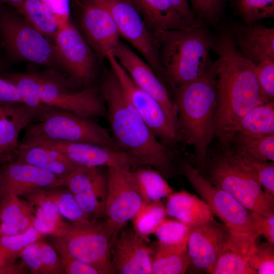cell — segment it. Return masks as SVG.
Returning a JSON list of instances; mask_svg holds the SVG:
<instances>
[{
    "label": "cell",
    "instance_id": "obj_1",
    "mask_svg": "<svg viewBox=\"0 0 274 274\" xmlns=\"http://www.w3.org/2000/svg\"><path fill=\"white\" fill-rule=\"evenodd\" d=\"M211 49L217 55L213 62L217 89L215 136L223 143L250 111L268 101L259 86L255 65L238 50L231 27L224 26L213 37Z\"/></svg>",
    "mask_w": 274,
    "mask_h": 274
},
{
    "label": "cell",
    "instance_id": "obj_2",
    "mask_svg": "<svg viewBox=\"0 0 274 274\" xmlns=\"http://www.w3.org/2000/svg\"><path fill=\"white\" fill-rule=\"evenodd\" d=\"M99 90L106 109L111 135L120 149L141 165H148L164 178L172 172L168 150L145 122L129 100L110 68L105 73Z\"/></svg>",
    "mask_w": 274,
    "mask_h": 274
},
{
    "label": "cell",
    "instance_id": "obj_3",
    "mask_svg": "<svg viewBox=\"0 0 274 274\" xmlns=\"http://www.w3.org/2000/svg\"><path fill=\"white\" fill-rule=\"evenodd\" d=\"M177 109L176 130L192 145L196 167L201 170L215 136L216 76L213 62L197 78L174 90Z\"/></svg>",
    "mask_w": 274,
    "mask_h": 274
},
{
    "label": "cell",
    "instance_id": "obj_4",
    "mask_svg": "<svg viewBox=\"0 0 274 274\" xmlns=\"http://www.w3.org/2000/svg\"><path fill=\"white\" fill-rule=\"evenodd\" d=\"M199 172L249 211L264 216L274 215V200L262 188L255 159L227 144H221L217 150L209 149Z\"/></svg>",
    "mask_w": 274,
    "mask_h": 274
},
{
    "label": "cell",
    "instance_id": "obj_5",
    "mask_svg": "<svg viewBox=\"0 0 274 274\" xmlns=\"http://www.w3.org/2000/svg\"><path fill=\"white\" fill-rule=\"evenodd\" d=\"M163 80L174 90L199 77L211 62L213 37L203 24L154 34Z\"/></svg>",
    "mask_w": 274,
    "mask_h": 274
},
{
    "label": "cell",
    "instance_id": "obj_6",
    "mask_svg": "<svg viewBox=\"0 0 274 274\" xmlns=\"http://www.w3.org/2000/svg\"><path fill=\"white\" fill-rule=\"evenodd\" d=\"M0 39L5 51L13 60L52 68L60 66L53 43L50 39L35 28L14 9L2 5Z\"/></svg>",
    "mask_w": 274,
    "mask_h": 274
},
{
    "label": "cell",
    "instance_id": "obj_7",
    "mask_svg": "<svg viewBox=\"0 0 274 274\" xmlns=\"http://www.w3.org/2000/svg\"><path fill=\"white\" fill-rule=\"evenodd\" d=\"M92 119L48 107L38 123L27 127L24 136L89 143L121 150L109 131Z\"/></svg>",
    "mask_w": 274,
    "mask_h": 274
},
{
    "label": "cell",
    "instance_id": "obj_8",
    "mask_svg": "<svg viewBox=\"0 0 274 274\" xmlns=\"http://www.w3.org/2000/svg\"><path fill=\"white\" fill-rule=\"evenodd\" d=\"M116 237L113 228L106 220H92L84 224L68 222L65 233L53 238L78 259L101 274H110L114 273L111 247Z\"/></svg>",
    "mask_w": 274,
    "mask_h": 274
},
{
    "label": "cell",
    "instance_id": "obj_9",
    "mask_svg": "<svg viewBox=\"0 0 274 274\" xmlns=\"http://www.w3.org/2000/svg\"><path fill=\"white\" fill-rule=\"evenodd\" d=\"M112 15L120 36L143 56L163 83L158 47L155 36L149 29L132 0H100Z\"/></svg>",
    "mask_w": 274,
    "mask_h": 274
},
{
    "label": "cell",
    "instance_id": "obj_10",
    "mask_svg": "<svg viewBox=\"0 0 274 274\" xmlns=\"http://www.w3.org/2000/svg\"><path fill=\"white\" fill-rule=\"evenodd\" d=\"M41 97L46 106L82 117L93 119L106 116L98 88L90 86L74 91L64 80L55 74H41Z\"/></svg>",
    "mask_w": 274,
    "mask_h": 274
},
{
    "label": "cell",
    "instance_id": "obj_11",
    "mask_svg": "<svg viewBox=\"0 0 274 274\" xmlns=\"http://www.w3.org/2000/svg\"><path fill=\"white\" fill-rule=\"evenodd\" d=\"M53 40L60 66L72 81L90 86L96 73L97 56L71 21L59 26Z\"/></svg>",
    "mask_w": 274,
    "mask_h": 274
},
{
    "label": "cell",
    "instance_id": "obj_12",
    "mask_svg": "<svg viewBox=\"0 0 274 274\" xmlns=\"http://www.w3.org/2000/svg\"><path fill=\"white\" fill-rule=\"evenodd\" d=\"M33 146H44L59 151L78 166L132 168L141 165L123 151L89 143L24 136L19 142V149Z\"/></svg>",
    "mask_w": 274,
    "mask_h": 274
},
{
    "label": "cell",
    "instance_id": "obj_13",
    "mask_svg": "<svg viewBox=\"0 0 274 274\" xmlns=\"http://www.w3.org/2000/svg\"><path fill=\"white\" fill-rule=\"evenodd\" d=\"M180 169L192 188L227 228L254 232L248 209L225 191L207 180L190 163H182Z\"/></svg>",
    "mask_w": 274,
    "mask_h": 274
},
{
    "label": "cell",
    "instance_id": "obj_14",
    "mask_svg": "<svg viewBox=\"0 0 274 274\" xmlns=\"http://www.w3.org/2000/svg\"><path fill=\"white\" fill-rule=\"evenodd\" d=\"M107 59L129 100L155 136L164 145H173L181 141L161 105L135 84L112 53Z\"/></svg>",
    "mask_w": 274,
    "mask_h": 274
},
{
    "label": "cell",
    "instance_id": "obj_15",
    "mask_svg": "<svg viewBox=\"0 0 274 274\" xmlns=\"http://www.w3.org/2000/svg\"><path fill=\"white\" fill-rule=\"evenodd\" d=\"M107 169L105 218L117 236L125 224L132 219L146 202L132 178L131 168Z\"/></svg>",
    "mask_w": 274,
    "mask_h": 274
},
{
    "label": "cell",
    "instance_id": "obj_16",
    "mask_svg": "<svg viewBox=\"0 0 274 274\" xmlns=\"http://www.w3.org/2000/svg\"><path fill=\"white\" fill-rule=\"evenodd\" d=\"M107 172L102 167L79 166L65 177L60 178L58 187L67 188L77 203L91 220L105 218L107 194Z\"/></svg>",
    "mask_w": 274,
    "mask_h": 274
},
{
    "label": "cell",
    "instance_id": "obj_17",
    "mask_svg": "<svg viewBox=\"0 0 274 274\" xmlns=\"http://www.w3.org/2000/svg\"><path fill=\"white\" fill-rule=\"evenodd\" d=\"M81 27L90 47L101 60L113 53L119 34L115 20L100 0H75Z\"/></svg>",
    "mask_w": 274,
    "mask_h": 274
},
{
    "label": "cell",
    "instance_id": "obj_18",
    "mask_svg": "<svg viewBox=\"0 0 274 274\" xmlns=\"http://www.w3.org/2000/svg\"><path fill=\"white\" fill-rule=\"evenodd\" d=\"M113 55L135 84L161 105L170 123L176 129V106L164 83L152 68L130 48L120 41Z\"/></svg>",
    "mask_w": 274,
    "mask_h": 274
},
{
    "label": "cell",
    "instance_id": "obj_19",
    "mask_svg": "<svg viewBox=\"0 0 274 274\" xmlns=\"http://www.w3.org/2000/svg\"><path fill=\"white\" fill-rule=\"evenodd\" d=\"M131 229H121L111 247L114 273L152 274V248Z\"/></svg>",
    "mask_w": 274,
    "mask_h": 274
},
{
    "label": "cell",
    "instance_id": "obj_20",
    "mask_svg": "<svg viewBox=\"0 0 274 274\" xmlns=\"http://www.w3.org/2000/svg\"><path fill=\"white\" fill-rule=\"evenodd\" d=\"M189 228L187 249L191 263L211 273L223 248L228 228L215 221Z\"/></svg>",
    "mask_w": 274,
    "mask_h": 274
},
{
    "label": "cell",
    "instance_id": "obj_21",
    "mask_svg": "<svg viewBox=\"0 0 274 274\" xmlns=\"http://www.w3.org/2000/svg\"><path fill=\"white\" fill-rule=\"evenodd\" d=\"M60 178L37 166L13 160L0 165V192L21 197L37 190L57 187Z\"/></svg>",
    "mask_w": 274,
    "mask_h": 274
},
{
    "label": "cell",
    "instance_id": "obj_22",
    "mask_svg": "<svg viewBox=\"0 0 274 274\" xmlns=\"http://www.w3.org/2000/svg\"><path fill=\"white\" fill-rule=\"evenodd\" d=\"M259 237L255 232L234 231L228 228L222 251L210 273L256 274L249 266Z\"/></svg>",
    "mask_w": 274,
    "mask_h": 274
},
{
    "label": "cell",
    "instance_id": "obj_23",
    "mask_svg": "<svg viewBox=\"0 0 274 274\" xmlns=\"http://www.w3.org/2000/svg\"><path fill=\"white\" fill-rule=\"evenodd\" d=\"M35 119L32 112L23 104L0 102V165L15 159L19 134Z\"/></svg>",
    "mask_w": 274,
    "mask_h": 274
},
{
    "label": "cell",
    "instance_id": "obj_24",
    "mask_svg": "<svg viewBox=\"0 0 274 274\" xmlns=\"http://www.w3.org/2000/svg\"><path fill=\"white\" fill-rule=\"evenodd\" d=\"M239 52L255 66L274 60V28L255 23L231 27Z\"/></svg>",
    "mask_w": 274,
    "mask_h": 274
},
{
    "label": "cell",
    "instance_id": "obj_25",
    "mask_svg": "<svg viewBox=\"0 0 274 274\" xmlns=\"http://www.w3.org/2000/svg\"><path fill=\"white\" fill-rule=\"evenodd\" d=\"M35 216L25 198L8 192H0V237L23 233L33 227Z\"/></svg>",
    "mask_w": 274,
    "mask_h": 274
},
{
    "label": "cell",
    "instance_id": "obj_26",
    "mask_svg": "<svg viewBox=\"0 0 274 274\" xmlns=\"http://www.w3.org/2000/svg\"><path fill=\"white\" fill-rule=\"evenodd\" d=\"M166 214L189 227L215 221L214 213L203 200L185 191L173 192L167 197Z\"/></svg>",
    "mask_w": 274,
    "mask_h": 274
},
{
    "label": "cell",
    "instance_id": "obj_27",
    "mask_svg": "<svg viewBox=\"0 0 274 274\" xmlns=\"http://www.w3.org/2000/svg\"><path fill=\"white\" fill-rule=\"evenodd\" d=\"M132 1L154 35L163 30L192 27L180 16L171 0Z\"/></svg>",
    "mask_w": 274,
    "mask_h": 274
},
{
    "label": "cell",
    "instance_id": "obj_28",
    "mask_svg": "<svg viewBox=\"0 0 274 274\" xmlns=\"http://www.w3.org/2000/svg\"><path fill=\"white\" fill-rule=\"evenodd\" d=\"M31 205L35 216L33 227L44 235L60 237L65 232L68 222L64 221L54 203L39 189L23 196Z\"/></svg>",
    "mask_w": 274,
    "mask_h": 274
},
{
    "label": "cell",
    "instance_id": "obj_29",
    "mask_svg": "<svg viewBox=\"0 0 274 274\" xmlns=\"http://www.w3.org/2000/svg\"><path fill=\"white\" fill-rule=\"evenodd\" d=\"M14 160L37 166L60 178L66 177L79 166L59 151L41 146L19 149Z\"/></svg>",
    "mask_w": 274,
    "mask_h": 274
},
{
    "label": "cell",
    "instance_id": "obj_30",
    "mask_svg": "<svg viewBox=\"0 0 274 274\" xmlns=\"http://www.w3.org/2000/svg\"><path fill=\"white\" fill-rule=\"evenodd\" d=\"M151 255L152 274H183L191 264L187 243L171 245L159 241Z\"/></svg>",
    "mask_w": 274,
    "mask_h": 274
},
{
    "label": "cell",
    "instance_id": "obj_31",
    "mask_svg": "<svg viewBox=\"0 0 274 274\" xmlns=\"http://www.w3.org/2000/svg\"><path fill=\"white\" fill-rule=\"evenodd\" d=\"M1 77L12 82L16 87L23 102L33 114L35 119L48 109L41 97V74L31 73H5Z\"/></svg>",
    "mask_w": 274,
    "mask_h": 274
},
{
    "label": "cell",
    "instance_id": "obj_32",
    "mask_svg": "<svg viewBox=\"0 0 274 274\" xmlns=\"http://www.w3.org/2000/svg\"><path fill=\"white\" fill-rule=\"evenodd\" d=\"M235 133L261 138L274 134V101L259 104L242 119Z\"/></svg>",
    "mask_w": 274,
    "mask_h": 274
},
{
    "label": "cell",
    "instance_id": "obj_33",
    "mask_svg": "<svg viewBox=\"0 0 274 274\" xmlns=\"http://www.w3.org/2000/svg\"><path fill=\"white\" fill-rule=\"evenodd\" d=\"M130 173L146 203L159 201L174 192L164 177L157 170L138 166L130 169Z\"/></svg>",
    "mask_w": 274,
    "mask_h": 274
},
{
    "label": "cell",
    "instance_id": "obj_34",
    "mask_svg": "<svg viewBox=\"0 0 274 274\" xmlns=\"http://www.w3.org/2000/svg\"><path fill=\"white\" fill-rule=\"evenodd\" d=\"M19 14L44 36L53 39L58 24L53 13L41 0H25Z\"/></svg>",
    "mask_w": 274,
    "mask_h": 274
},
{
    "label": "cell",
    "instance_id": "obj_35",
    "mask_svg": "<svg viewBox=\"0 0 274 274\" xmlns=\"http://www.w3.org/2000/svg\"><path fill=\"white\" fill-rule=\"evenodd\" d=\"M234 149L256 159L274 161V134L261 138L234 133L227 142Z\"/></svg>",
    "mask_w": 274,
    "mask_h": 274
},
{
    "label": "cell",
    "instance_id": "obj_36",
    "mask_svg": "<svg viewBox=\"0 0 274 274\" xmlns=\"http://www.w3.org/2000/svg\"><path fill=\"white\" fill-rule=\"evenodd\" d=\"M46 195L54 203L62 217L74 224H84L90 219L80 208L72 192L66 187L44 189Z\"/></svg>",
    "mask_w": 274,
    "mask_h": 274
},
{
    "label": "cell",
    "instance_id": "obj_37",
    "mask_svg": "<svg viewBox=\"0 0 274 274\" xmlns=\"http://www.w3.org/2000/svg\"><path fill=\"white\" fill-rule=\"evenodd\" d=\"M166 215L165 208L159 201L145 203L132 219L134 230L146 241Z\"/></svg>",
    "mask_w": 274,
    "mask_h": 274
},
{
    "label": "cell",
    "instance_id": "obj_38",
    "mask_svg": "<svg viewBox=\"0 0 274 274\" xmlns=\"http://www.w3.org/2000/svg\"><path fill=\"white\" fill-rule=\"evenodd\" d=\"M43 236L35 227H31L20 234L0 237V250L5 263L19 258L25 248Z\"/></svg>",
    "mask_w": 274,
    "mask_h": 274
},
{
    "label": "cell",
    "instance_id": "obj_39",
    "mask_svg": "<svg viewBox=\"0 0 274 274\" xmlns=\"http://www.w3.org/2000/svg\"><path fill=\"white\" fill-rule=\"evenodd\" d=\"M237 11L246 24L274 16V0H236Z\"/></svg>",
    "mask_w": 274,
    "mask_h": 274
},
{
    "label": "cell",
    "instance_id": "obj_40",
    "mask_svg": "<svg viewBox=\"0 0 274 274\" xmlns=\"http://www.w3.org/2000/svg\"><path fill=\"white\" fill-rule=\"evenodd\" d=\"M189 227L178 221L164 219L155 228L158 241L167 245H179L187 243Z\"/></svg>",
    "mask_w": 274,
    "mask_h": 274
},
{
    "label": "cell",
    "instance_id": "obj_41",
    "mask_svg": "<svg viewBox=\"0 0 274 274\" xmlns=\"http://www.w3.org/2000/svg\"><path fill=\"white\" fill-rule=\"evenodd\" d=\"M273 245L268 242L257 244L248 261L249 267L256 273H274Z\"/></svg>",
    "mask_w": 274,
    "mask_h": 274
},
{
    "label": "cell",
    "instance_id": "obj_42",
    "mask_svg": "<svg viewBox=\"0 0 274 274\" xmlns=\"http://www.w3.org/2000/svg\"><path fill=\"white\" fill-rule=\"evenodd\" d=\"M193 12L198 20L215 25L219 22L224 6L225 0H190Z\"/></svg>",
    "mask_w": 274,
    "mask_h": 274
},
{
    "label": "cell",
    "instance_id": "obj_43",
    "mask_svg": "<svg viewBox=\"0 0 274 274\" xmlns=\"http://www.w3.org/2000/svg\"><path fill=\"white\" fill-rule=\"evenodd\" d=\"M51 243L52 246L57 251L60 258L65 273L101 274L96 268L84 263L73 256L55 238H53Z\"/></svg>",
    "mask_w": 274,
    "mask_h": 274
},
{
    "label": "cell",
    "instance_id": "obj_44",
    "mask_svg": "<svg viewBox=\"0 0 274 274\" xmlns=\"http://www.w3.org/2000/svg\"><path fill=\"white\" fill-rule=\"evenodd\" d=\"M257 80L261 91L268 101L274 99V60H266L255 66Z\"/></svg>",
    "mask_w": 274,
    "mask_h": 274
},
{
    "label": "cell",
    "instance_id": "obj_45",
    "mask_svg": "<svg viewBox=\"0 0 274 274\" xmlns=\"http://www.w3.org/2000/svg\"><path fill=\"white\" fill-rule=\"evenodd\" d=\"M39 244L45 274L65 273L60 258L54 248L40 240Z\"/></svg>",
    "mask_w": 274,
    "mask_h": 274
},
{
    "label": "cell",
    "instance_id": "obj_46",
    "mask_svg": "<svg viewBox=\"0 0 274 274\" xmlns=\"http://www.w3.org/2000/svg\"><path fill=\"white\" fill-rule=\"evenodd\" d=\"M39 241L25 248L19 254V258L32 273L45 274L41 258Z\"/></svg>",
    "mask_w": 274,
    "mask_h": 274
},
{
    "label": "cell",
    "instance_id": "obj_47",
    "mask_svg": "<svg viewBox=\"0 0 274 274\" xmlns=\"http://www.w3.org/2000/svg\"><path fill=\"white\" fill-rule=\"evenodd\" d=\"M250 216L254 232L263 235L268 242L274 244V215L264 216L251 212Z\"/></svg>",
    "mask_w": 274,
    "mask_h": 274
},
{
    "label": "cell",
    "instance_id": "obj_48",
    "mask_svg": "<svg viewBox=\"0 0 274 274\" xmlns=\"http://www.w3.org/2000/svg\"><path fill=\"white\" fill-rule=\"evenodd\" d=\"M260 183L265 194L274 200V162L255 159Z\"/></svg>",
    "mask_w": 274,
    "mask_h": 274
},
{
    "label": "cell",
    "instance_id": "obj_49",
    "mask_svg": "<svg viewBox=\"0 0 274 274\" xmlns=\"http://www.w3.org/2000/svg\"><path fill=\"white\" fill-rule=\"evenodd\" d=\"M55 16L58 27L71 21L70 0H41Z\"/></svg>",
    "mask_w": 274,
    "mask_h": 274
},
{
    "label": "cell",
    "instance_id": "obj_50",
    "mask_svg": "<svg viewBox=\"0 0 274 274\" xmlns=\"http://www.w3.org/2000/svg\"><path fill=\"white\" fill-rule=\"evenodd\" d=\"M0 102L23 104L15 85L9 80L0 77Z\"/></svg>",
    "mask_w": 274,
    "mask_h": 274
},
{
    "label": "cell",
    "instance_id": "obj_51",
    "mask_svg": "<svg viewBox=\"0 0 274 274\" xmlns=\"http://www.w3.org/2000/svg\"><path fill=\"white\" fill-rule=\"evenodd\" d=\"M180 16L191 26H199L201 23L190 8L187 0H171Z\"/></svg>",
    "mask_w": 274,
    "mask_h": 274
},
{
    "label": "cell",
    "instance_id": "obj_52",
    "mask_svg": "<svg viewBox=\"0 0 274 274\" xmlns=\"http://www.w3.org/2000/svg\"><path fill=\"white\" fill-rule=\"evenodd\" d=\"M16 260L6 262L0 267L1 274H24L27 273L28 268L21 261L19 263L16 262Z\"/></svg>",
    "mask_w": 274,
    "mask_h": 274
},
{
    "label": "cell",
    "instance_id": "obj_53",
    "mask_svg": "<svg viewBox=\"0 0 274 274\" xmlns=\"http://www.w3.org/2000/svg\"><path fill=\"white\" fill-rule=\"evenodd\" d=\"M25 0H0V5L10 7L19 13Z\"/></svg>",
    "mask_w": 274,
    "mask_h": 274
},
{
    "label": "cell",
    "instance_id": "obj_54",
    "mask_svg": "<svg viewBox=\"0 0 274 274\" xmlns=\"http://www.w3.org/2000/svg\"><path fill=\"white\" fill-rule=\"evenodd\" d=\"M4 263L5 261L0 250V267H1L4 264Z\"/></svg>",
    "mask_w": 274,
    "mask_h": 274
}]
</instances>
